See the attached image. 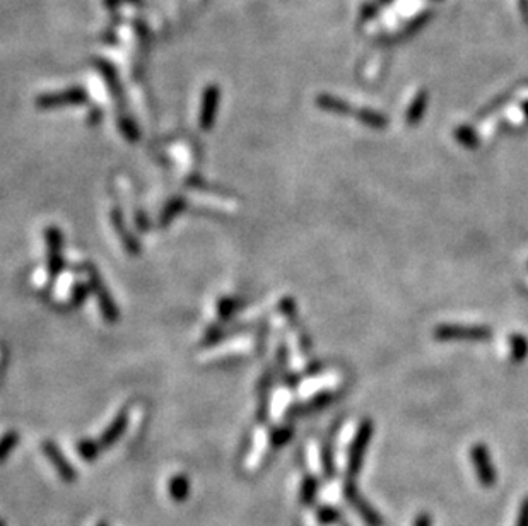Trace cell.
I'll return each instance as SVG.
<instances>
[{
	"label": "cell",
	"mask_w": 528,
	"mask_h": 526,
	"mask_svg": "<svg viewBox=\"0 0 528 526\" xmlns=\"http://www.w3.org/2000/svg\"><path fill=\"white\" fill-rule=\"evenodd\" d=\"M374 426L369 419H364L357 427L356 434H354L352 443L349 448V458H348V477L349 480H354L360 475L362 463H364V455L368 451L371 438H373Z\"/></svg>",
	"instance_id": "1"
},
{
	"label": "cell",
	"mask_w": 528,
	"mask_h": 526,
	"mask_svg": "<svg viewBox=\"0 0 528 526\" xmlns=\"http://www.w3.org/2000/svg\"><path fill=\"white\" fill-rule=\"evenodd\" d=\"M470 460H472L475 475H477L482 487L493 489L496 485V480H498V473H496L493 456H491L486 444H474V446L470 448Z\"/></svg>",
	"instance_id": "2"
},
{
	"label": "cell",
	"mask_w": 528,
	"mask_h": 526,
	"mask_svg": "<svg viewBox=\"0 0 528 526\" xmlns=\"http://www.w3.org/2000/svg\"><path fill=\"white\" fill-rule=\"evenodd\" d=\"M344 497L345 501L352 506L354 511L360 515V518L362 521H364L366 526H383L385 523H383V516L380 515V513L376 511V509L371 506L368 501L362 497V494L360 492V489H357V485L352 482V480H348L344 485Z\"/></svg>",
	"instance_id": "3"
},
{
	"label": "cell",
	"mask_w": 528,
	"mask_h": 526,
	"mask_svg": "<svg viewBox=\"0 0 528 526\" xmlns=\"http://www.w3.org/2000/svg\"><path fill=\"white\" fill-rule=\"evenodd\" d=\"M493 330L489 326H469V325H439L434 329V338L441 342L450 340H489Z\"/></svg>",
	"instance_id": "4"
},
{
	"label": "cell",
	"mask_w": 528,
	"mask_h": 526,
	"mask_svg": "<svg viewBox=\"0 0 528 526\" xmlns=\"http://www.w3.org/2000/svg\"><path fill=\"white\" fill-rule=\"evenodd\" d=\"M87 274H90V282H91V289L94 290L96 298H98L99 302V310H102L103 318L106 319L108 323H116L118 322V307L115 306V301H113L111 294L108 293L106 287H104L102 277L99 274L96 272V269L92 267H87Z\"/></svg>",
	"instance_id": "5"
},
{
	"label": "cell",
	"mask_w": 528,
	"mask_h": 526,
	"mask_svg": "<svg viewBox=\"0 0 528 526\" xmlns=\"http://www.w3.org/2000/svg\"><path fill=\"white\" fill-rule=\"evenodd\" d=\"M45 240L48 248V272L55 277L63 270L62 233L56 228H48L45 231Z\"/></svg>",
	"instance_id": "6"
},
{
	"label": "cell",
	"mask_w": 528,
	"mask_h": 526,
	"mask_svg": "<svg viewBox=\"0 0 528 526\" xmlns=\"http://www.w3.org/2000/svg\"><path fill=\"white\" fill-rule=\"evenodd\" d=\"M87 96L82 89H68L62 92H51V94H43L36 99V104L39 108H56L66 106V104H82L86 103Z\"/></svg>",
	"instance_id": "7"
},
{
	"label": "cell",
	"mask_w": 528,
	"mask_h": 526,
	"mask_svg": "<svg viewBox=\"0 0 528 526\" xmlns=\"http://www.w3.org/2000/svg\"><path fill=\"white\" fill-rule=\"evenodd\" d=\"M219 99H221V91L219 87L211 84L209 87H205L202 94V108H200V127L202 130H211L214 120H216L217 108H219Z\"/></svg>",
	"instance_id": "8"
},
{
	"label": "cell",
	"mask_w": 528,
	"mask_h": 526,
	"mask_svg": "<svg viewBox=\"0 0 528 526\" xmlns=\"http://www.w3.org/2000/svg\"><path fill=\"white\" fill-rule=\"evenodd\" d=\"M42 448H43V453H45L48 461L54 465L56 473H59V475L62 477L66 482H72V480L75 479V470L72 468V465L66 460V456L62 455V451L59 450V446H56L54 441H45V443L42 444Z\"/></svg>",
	"instance_id": "9"
},
{
	"label": "cell",
	"mask_w": 528,
	"mask_h": 526,
	"mask_svg": "<svg viewBox=\"0 0 528 526\" xmlns=\"http://www.w3.org/2000/svg\"><path fill=\"white\" fill-rule=\"evenodd\" d=\"M111 221H113V228L116 229V233L120 234V240H122L125 250H127L130 255H139L140 253V245L139 241L128 233L127 228L123 224V216L118 209L111 210Z\"/></svg>",
	"instance_id": "10"
},
{
	"label": "cell",
	"mask_w": 528,
	"mask_h": 526,
	"mask_svg": "<svg viewBox=\"0 0 528 526\" xmlns=\"http://www.w3.org/2000/svg\"><path fill=\"white\" fill-rule=\"evenodd\" d=\"M125 429H127V412H120V414L116 415V419L110 424V427L103 432L102 439H99L102 448L113 446V444L118 441L120 436L123 434Z\"/></svg>",
	"instance_id": "11"
},
{
	"label": "cell",
	"mask_w": 528,
	"mask_h": 526,
	"mask_svg": "<svg viewBox=\"0 0 528 526\" xmlns=\"http://www.w3.org/2000/svg\"><path fill=\"white\" fill-rule=\"evenodd\" d=\"M317 104L321 110L336 113V115H354V108L344 99L333 98L330 94H320L317 98Z\"/></svg>",
	"instance_id": "12"
},
{
	"label": "cell",
	"mask_w": 528,
	"mask_h": 526,
	"mask_svg": "<svg viewBox=\"0 0 528 526\" xmlns=\"http://www.w3.org/2000/svg\"><path fill=\"white\" fill-rule=\"evenodd\" d=\"M361 123L368 125L371 128H376V130H383L388 125V118L381 113L369 110V108H354V115Z\"/></svg>",
	"instance_id": "13"
},
{
	"label": "cell",
	"mask_w": 528,
	"mask_h": 526,
	"mask_svg": "<svg viewBox=\"0 0 528 526\" xmlns=\"http://www.w3.org/2000/svg\"><path fill=\"white\" fill-rule=\"evenodd\" d=\"M426 108H427V92L421 91L416 98H414L412 103H410V106L407 108L405 123L410 125V127L417 125L419 121L422 120V116H424Z\"/></svg>",
	"instance_id": "14"
},
{
	"label": "cell",
	"mask_w": 528,
	"mask_h": 526,
	"mask_svg": "<svg viewBox=\"0 0 528 526\" xmlns=\"http://www.w3.org/2000/svg\"><path fill=\"white\" fill-rule=\"evenodd\" d=\"M185 207H187V202H185L183 197L171 198V200H169L168 204L164 205L163 212H161V216H159V226L166 228V226L171 224L173 219H175V217H178L180 214L185 210Z\"/></svg>",
	"instance_id": "15"
},
{
	"label": "cell",
	"mask_w": 528,
	"mask_h": 526,
	"mask_svg": "<svg viewBox=\"0 0 528 526\" xmlns=\"http://www.w3.org/2000/svg\"><path fill=\"white\" fill-rule=\"evenodd\" d=\"M190 494V484L185 475H176L173 477L171 482H169V496L173 497V501L176 503H183L185 499Z\"/></svg>",
	"instance_id": "16"
},
{
	"label": "cell",
	"mask_w": 528,
	"mask_h": 526,
	"mask_svg": "<svg viewBox=\"0 0 528 526\" xmlns=\"http://www.w3.org/2000/svg\"><path fill=\"white\" fill-rule=\"evenodd\" d=\"M455 139H457L458 144L467 149L479 147V135L475 133L472 127H469V125H460V127L455 130Z\"/></svg>",
	"instance_id": "17"
},
{
	"label": "cell",
	"mask_w": 528,
	"mask_h": 526,
	"mask_svg": "<svg viewBox=\"0 0 528 526\" xmlns=\"http://www.w3.org/2000/svg\"><path fill=\"white\" fill-rule=\"evenodd\" d=\"M317 494H318V480L312 475L305 477L303 484H301V491H300L301 503H303L305 506H312L313 503H315Z\"/></svg>",
	"instance_id": "18"
},
{
	"label": "cell",
	"mask_w": 528,
	"mask_h": 526,
	"mask_svg": "<svg viewBox=\"0 0 528 526\" xmlns=\"http://www.w3.org/2000/svg\"><path fill=\"white\" fill-rule=\"evenodd\" d=\"M511 347V359L513 362H522L528 355V340L523 335L515 334L510 337Z\"/></svg>",
	"instance_id": "19"
},
{
	"label": "cell",
	"mask_w": 528,
	"mask_h": 526,
	"mask_svg": "<svg viewBox=\"0 0 528 526\" xmlns=\"http://www.w3.org/2000/svg\"><path fill=\"white\" fill-rule=\"evenodd\" d=\"M317 520L324 526L336 525L342 520V513L337 508H333V506H320L317 509Z\"/></svg>",
	"instance_id": "20"
},
{
	"label": "cell",
	"mask_w": 528,
	"mask_h": 526,
	"mask_svg": "<svg viewBox=\"0 0 528 526\" xmlns=\"http://www.w3.org/2000/svg\"><path fill=\"white\" fill-rule=\"evenodd\" d=\"M99 450H102L99 441L82 439V441H79V444H78V451H79L80 458H84L86 461H92L98 458Z\"/></svg>",
	"instance_id": "21"
},
{
	"label": "cell",
	"mask_w": 528,
	"mask_h": 526,
	"mask_svg": "<svg viewBox=\"0 0 528 526\" xmlns=\"http://www.w3.org/2000/svg\"><path fill=\"white\" fill-rule=\"evenodd\" d=\"M238 307H240V301H238V299L223 298L217 302V314H219L221 319H229L236 313Z\"/></svg>",
	"instance_id": "22"
},
{
	"label": "cell",
	"mask_w": 528,
	"mask_h": 526,
	"mask_svg": "<svg viewBox=\"0 0 528 526\" xmlns=\"http://www.w3.org/2000/svg\"><path fill=\"white\" fill-rule=\"evenodd\" d=\"M18 443H19L18 432H7V434L0 439V463L7 460V456H9L11 451L18 446Z\"/></svg>",
	"instance_id": "23"
},
{
	"label": "cell",
	"mask_w": 528,
	"mask_h": 526,
	"mask_svg": "<svg viewBox=\"0 0 528 526\" xmlns=\"http://www.w3.org/2000/svg\"><path fill=\"white\" fill-rule=\"evenodd\" d=\"M332 398L333 395L332 393H320L317 395L315 398L309 400L306 405H303V408L301 410L305 412V414H309V412H315V410H320V408H325L329 403H332Z\"/></svg>",
	"instance_id": "24"
},
{
	"label": "cell",
	"mask_w": 528,
	"mask_h": 526,
	"mask_svg": "<svg viewBox=\"0 0 528 526\" xmlns=\"http://www.w3.org/2000/svg\"><path fill=\"white\" fill-rule=\"evenodd\" d=\"M291 436H293L291 427H277L276 431H272V434H270V444H272L274 448H281V446H284L289 439H291Z\"/></svg>",
	"instance_id": "25"
},
{
	"label": "cell",
	"mask_w": 528,
	"mask_h": 526,
	"mask_svg": "<svg viewBox=\"0 0 528 526\" xmlns=\"http://www.w3.org/2000/svg\"><path fill=\"white\" fill-rule=\"evenodd\" d=\"M118 125H120V132L123 133V137L128 140V142H137V140H139L140 135L134 121L128 118H122L118 121Z\"/></svg>",
	"instance_id": "26"
},
{
	"label": "cell",
	"mask_w": 528,
	"mask_h": 526,
	"mask_svg": "<svg viewBox=\"0 0 528 526\" xmlns=\"http://www.w3.org/2000/svg\"><path fill=\"white\" fill-rule=\"evenodd\" d=\"M279 307H281L282 313L286 314V318L289 319V322H293V323L296 322V319H297V306H296V302H294L293 298L282 299Z\"/></svg>",
	"instance_id": "27"
},
{
	"label": "cell",
	"mask_w": 528,
	"mask_h": 526,
	"mask_svg": "<svg viewBox=\"0 0 528 526\" xmlns=\"http://www.w3.org/2000/svg\"><path fill=\"white\" fill-rule=\"evenodd\" d=\"M321 465H324L325 477L332 479L333 473H336V465H333V456L329 446H325L324 451H321Z\"/></svg>",
	"instance_id": "28"
},
{
	"label": "cell",
	"mask_w": 528,
	"mask_h": 526,
	"mask_svg": "<svg viewBox=\"0 0 528 526\" xmlns=\"http://www.w3.org/2000/svg\"><path fill=\"white\" fill-rule=\"evenodd\" d=\"M87 294H90V287H87V286H82V284L78 286V287H75V289H74V293H72V302H74L75 306H79L80 302L86 301Z\"/></svg>",
	"instance_id": "29"
},
{
	"label": "cell",
	"mask_w": 528,
	"mask_h": 526,
	"mask_svg": "<svg viewBox=\"0 0 528 526\" xmlns=\"http://www.w3.org/2000/svg\"><path fill=\"white\" fill-rule=\"evenodd\" d=\"M515 526H528V496L522 501V504H520L517 525Z\"/></svg>",
	"instance_id": "30"
},
{
	"label": "cell",
	"mask_w": 528,
	"mask_h": 526,
	"mask_svg": "<svg viewBox=\"0 0 528 526\" xmlns=\"http://www.w3.org/2000/svg\"><path fill=\"white\" fill-rule=\"evenodd\" d=\"M223 337H224L223 330H221L219 326H212V329H209L207 335H205V343H209V345H211V343L219 342V340Z\"/></svg>",
	"instance_id": "31"
},
{
	"label": "cell",
	"mask_w": 528,
	"mask_h": 526,
	"mask_svg": "<svg viewBox=\"0 0 528 526\" xmlns=\"http://www.w3.org/2000/svg\"><path fill=\"white\" fill-rule=\"evenodd\" d=\"M412 526H433V520H431V516L427 515V513H421V515L416 518Z\"/></svg>",
	"instance_id": "32"
},
{
	"label": "cell",
	"mask_w": 528,
	"mask_h": 526,
	"mask_svg": "<svg viewBox=\"0 0 528 526\" xmlns=\"http://www.w3.org/2000/svg\"><path fill=\"white\" fill-rule=\"evenodd\" d=\"M146 222H147V219H146V216H144L142 212L137 214V224H139V228H140V229H147V224H146Z\"/></svg>",
	"instance_id": "33"
},
{
	"label": "cell",
	"mask_w": 528,
	"mask_h": 526,
	"mask_svg": "<svg viewBox=\"0 0 528 526\" xmlns=\"http://www.w3.org/2000/svg\"><path fill=\"white\" fill-rule=\"evenodd\" d=\"M523 111H525V116H527V120H528V103L523 104Z\"/></svg>",
	"instance_id": "34"
},
{
	"label": "cell",
	"mask_w": 528,
	"mask_h": 526,
	"mask_svg": "<svg viewBox=\"0 0 528 526\" xmlns=\"http://www.w3.org/2000/svg\"><path fill=\"white\" fill-rule=\"evenodd\" d=\"M98 526H108V525H106V523H99Z\"/></svg>",
	"instance_id": "35"
},
{
	"label": "cell",
	"mask_w": 528,
	"mask_h": 526,
	"mask_svg": "<svg viewBox=\"0 0 528 526\" xmlns=\"http://www.w3.org/2000/svg\"><path fill=\"white\" fill-rule=\"evenodd\" d=\"M0 526H6V525H4V521H2V520H0Z\"/></svg>",
	"instance_id": "36"
},
{
	"label": "cell",
	"mask_w": 528,
	"mask_h": 526,
	"mask_svg": "<svg viewBox=\"0 0 528 526\" xmlns=\"http://www.w3.org/2000/svg\"><path fill=\"white\" fill-rule=\"evenodd\" d=\"M383 2H386V0H383Z\"/></svg>",
	"instance_id": "37"
}]
</instances>
